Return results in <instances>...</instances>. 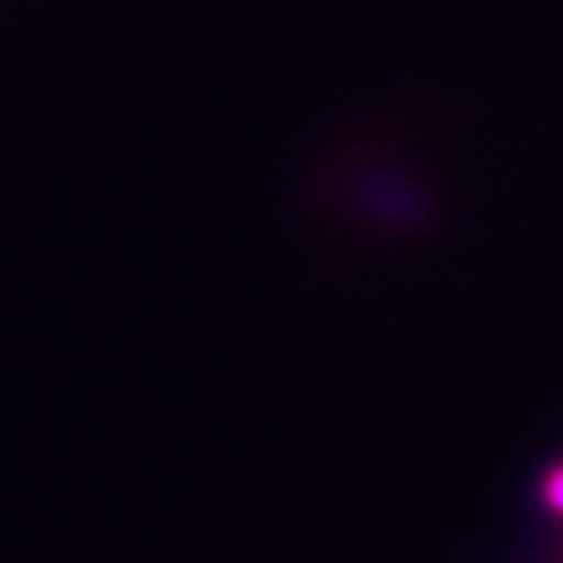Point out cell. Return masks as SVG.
Listing matches in <instances>:
<instances>
[{
    "mask_svg": "<svg viewBox=\"0 0 563 563\" xmlns=\"http://www.w3.org/2000/svg\"><path fill=\"white\" fill-rule=\"evenodd\" d=\"M548 504H551L558 514H563V470H558V473L548 479Z\"/></svg>",
    "mask_w": 563,
    "mask_h": 563,
    "instance_id": "6da1fadb",
    "label": "cell"
}]
</instances>
